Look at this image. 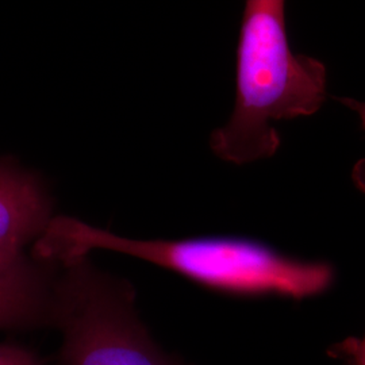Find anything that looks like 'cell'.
Here are the masks:
<instances>
[{
	"instance_id": "cell-8",
	"label": "cell",
	"mask_w": 365,
	"mask_h": 365,
	"mask_svg": "<svg viewBox=\"0 0 365 365\" xmlns=\"http://www.w3.org/2000/svg\"><path fill=\"white\" fill-rule=\"evenodd\" d=\"M339 102H342L346 107L353 110L361 120V126L365 130V102H359L351 98H341ZM352 180L359 191L365 194V158L359 160L352 170Z\"/></svg>"
},
{
	"instance_id": "cell-6",
	"label": "cell",
	"mask_w": 365,
	"mask_h": 365,
	"mask_svg": "<svg viewBox=\"0 0 365 365\" xmlns=\"http://www.w3.org/2000/svg\"><path fill=\"white\" fill-rule=\"evenodd\" d=\"M330 354L345 365H365V333L361 337H352L336 344Z\"/></svg>"
},
{
	"instance_id": "cell-2",
	"label": "cell",
	"mask_w": 365,
	"mask_h": 365,
	"mask_svg": "<svg viewBox=\"0 0 365 365\" xmlns=\"http://www.w3.org/2000/svg\"><path fill=\"white\" fill-rule=\"evenodd\" d=\"M235 106L229 122L212 131L214 155L242 165L274 156L280 135L276 120L310 117L327 101V66L292 52L286 3L249 0L237 46Z\"/></svg>"
},
{
	"instance_id": "cell-1",
	"label": "cell",
	"mask_w": 365,
	"mask_h": 365,
	"mask_svg": "<svg viewBox=\"0 0 365 365\" xmlns=\"http://www.w3.org/2000/svg\"><path fill=\"white\" fill-rule=\"evenodd\" d=\"M92 250L137 257L203 287L240 297L307 299L324 294L334 282L330 264L299 260L249 238L134 240L66 215L48 222L34 242L33 257L66 267L88 257Z\"/></svg>"
},
{
	"instance_id": "cell-3",
	"label": "cell",
	"mask_w": 365,
	"mask_h": 365,
	"mask_svg": "<svg viewBox=\"0 0 365 365\" xmlns=\"http://www.w3.org/2000/svg\"><path fill=\"white\" fill-rule=\"evenodd\" d=\"M61 268L51 324L61 333L63 365H178L145 327L128 282L99 271L88 257Z\"/></svg>"
},
{
	"instance_id": "cell-5",
	"label": "cell",
	"mask_w": 365,
	"mask_h": 365,
	"mask_svg": "<svg viewBox=\"0 0 365 365\" xmlns=\"http://www.w3.org/2000/svg\"><path fill=\"white\" fill-rule=\"evenodd\" d=\"M52 291L31 261H0V330L51 324Z\"/></svg>"
},
{
	"instance_id": "cell-7",
	"label": "cell",
	"mask_w": 365,
	"mask_h": 365,
	"mask_svg": "<svg viewBox=\"0 0 365 365\" xmlns=\"http://www.w3.org/2000/svg\"><path fill=\"white\" fill-rule=\"evenodd\" d=\"M0 365H42L38 356L24 346L0 344Z\"/></svg>"
},
{
	"instance_id": "cell-4",
	"label": "cell",
	"mask_w": 365,
	"mask_h": 365,
	"mask_svg": "<svg viewBox=\"0 0 365 365\" xmlns=\"http://www.w3.org/2000/svg\"><path fill=\"white\" fill-rule=\"evenodd\" d=\"M51 221L48 202L30 176L0 165V261L26 260L24 250Z\"/></svg>"
}]
</instances>
